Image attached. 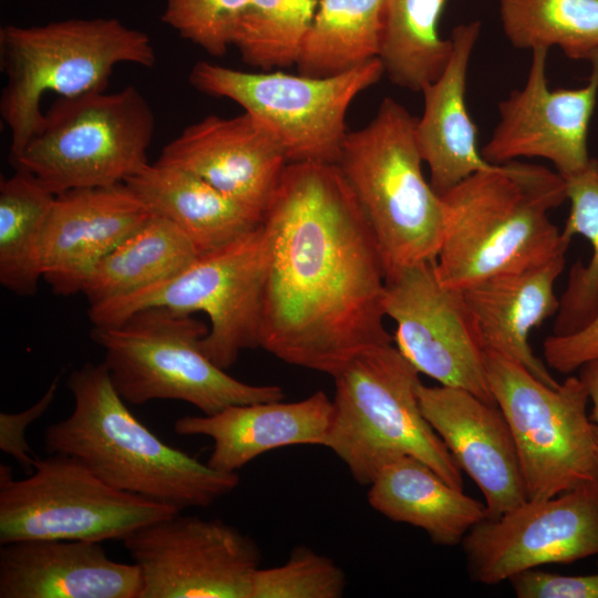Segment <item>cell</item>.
Instances as JSON below:
<instances>
[{
  "label": "cell",
  "instance_id": "36",
  "mask_svg": "<svg viewBox=\"0 0 598 598\" xmlns=\"http://www.w3.org/2000/svg\"><path fill=\"white\" fill-rule=\"evenodd\" d=\"M548 368L570 374L584 364L598 360V313L582 329L567 336H548L543 343Z\"/></svg>",
  "mask_w": 598,
  "mask_h": 598
},
{
  "label": "cell",
  "instance_id": "26",
  "mask_svg": "<svg viewBox=\"0 0 598 598\" xmlns=\"http://www.w3.org/2000/svg\"><path fill=\"white\" fill-rule=\"evenodd\" d=\"M197 256L177 226L152 214L95 265L81 292L90 306L125 297L176 275Z\"/></svg>",
  "mask_w": 598,
  "mask_h": 598
},
{
  "label": "cell",
  "instance_id": "9",
  "mask_svg": "<svg viewBox=\"0 0 598 598\" xmlns=\"http://www.w3.org/2000/svg\"><path fill=\"white\" fill-rule=\"evenodd\" d=\"M153 110L130 85L59 99L24 148L10 158L52 194L123 184L146 165Z\"/></svg>",
  "mask_w": 598,
  "mask_h": 598
},
{
  "label": "cell",
  "instance_id": "25",
  "mask_svg": "<svg viewBox=\"0 0 598 598\" xmlns=\"http://www.w3.org/2000/svg\"><path fill=\"white\" fill-rule=\"evenodd\" d=\"M125 184L152 214L177 226L198 255L234 241L264 221L202 177L176 166L148 164Z\"/></svg>",
  "mask_w": 598,
  "mask_h": 598
},
{
  "label": "cell",
  "instance_id": "29",
  "mask_svg": "<svg viewBox=\"0 0 598 598\" xmlns=\"http://www.w3.org/2000/svg\"><path fill=\"white\" fill-rule=\"evenodd\" d=\"M54 198L24 169L0 182V283L16 295H33L43 278L41 237Z\"/></svg>",
  "mask_w": 598,
  "mask_h": 598
},
{
  "label": "cell",
  "instance_id": "19",
  "mask_svg": "<svg viewBox=\"0 0 598 598\" xmlns=\"http://www.w3.org/2000/svg\"><path fill=\"white\" fill-rule=\"evenodd\" d=\"M421 411L455 462L480 487L487 518L527 501L515 443L496 404L451 386H417Z\"/></svg>",
  "mask_w": 598,
  "mask_h": 598
},
{
  "label": "cell",
  "instance_id": "16",
  "mask_svg": "<svg viewBox=\"0 0 598 598\" xmlns=\"http://www.w3.org/2000/svg\"><path fill=\"white\" fill-rule=\"evenodd\" d=\"M547 55L546 49L532 51L525 85L498 104L499 122L481 154L492 164L545 158L566 178L590 159L587 133L598 95V52L589 60L587 84L573 90L548 87Z\"/></svg>",
  "mask_w": 598,
  "mask_h": 598
},
{
  "label": "cell",
  "instance_id": "31",
  "mask_svg": "<svg viewBox=\"0 0 598 598\" xmlns=\"http://www.w3.org/2000/svg\"><path fill=\"white\" fill-rule=\"evenodd\" d=\"M570 210L561 236L571 240L581 235L590 243L592 252L587 265L576 261L568 283L559 298L553 334L567 336L585 328L598 313V161L566 177Z\"/></svg>",
  "mask_w": 598,
  "mask_h": 598
},
{
  "label": "cell",
  "instance_id": "4",
  "mask_svg": "<svg viewBox=\"0 0 598 598\" xmlns=\"http://www.w3.org/2000/svg\"><path fill=\"white\" fill-rule=\"evenodd\" d=\"M153 68L156 53L150 35L117 19L53 21L0 29V64L7 83L0 114L11 135L10 158L39 130L47 92L75 97L105 91L117 64Z\"/></svg>",
  "mask_w": 598,
  "mask_h": 598
},
{
  "label": "cell",
  "instance_id": "10",
  "mask_svg": "<svg viewBox=\"0 0 598 598\" xmlns=\"http://www.w3.org/2000/svg\"><path fill=\"white\" fill-rule=\"evenodd\" d=\"M489 389L511 430L527 499H545L598 482V435L579 377L557 386L518 361L486 351Z\"/></svg>",
  "mask_w": 598,
  "mask_h": 598
},
{
  "label": "cell",
  "instance_id": "20",
  "mask_svg": "<svg viewBox=\"0 0 598 598\" xmlns=\"http://www.w3.org/2000/svg\"><path fill=\"white\" fill-rule=\"evenodd\" d=\"M133 564L111 559L101 543L28 539L0 549V598H140Z\"/></svg>",
  "mask_w": 598,
  "mask_h": 598
},
{
  "label": "cell",
  "instance_id": "5",
  "mask_svg": "<svg viewBox=\"0 0 598 598\" xmlns=\"http://www.w3.org/2000/svg\"><path fill=\"white\" fill-rule=\"evenodd\" d=\"M419 374L388 343L362 352L333 377L332 416L322 446L357 483L369 486L385 464L410 455L463 489L462 470L421 411Z\"/></svg>",
  "mask_w": 598,
  "mask_h": 598
},
{
  "label": "cell",
  "instance_id": "6",
  "mask_svg": "<svg viewBox=\"0 0 598 598\" xmlns=\"http://www.w3.org/2000/svg\"><path fill=\"white\" fill-rule=\"evenodd\" d=\"M416 118L385 97L374 117L348 132L337 165L372 230L385 278L413 265L435 261L443 210L422 172Z\"/></svg>",
  "mask_w": 598,
  "mask_h": 598
},
{
  "label": "cell",
  "instance_id": "28",
  "mask_svg": "<svg viewBox=\"0 0 598 598\" xmlns=\"http://www.w3.org/2000/svg\"><path fill=\"white\" fill-rule=\"evenodd\" d=\"M447 0H384L379 59L396 86L413 92L434 82L447 65L453 43L439 34Z\"/></svg>",
  "mask_w": 598,
  "mask_h": 598
},
{
  "label": "cell",
  "instance_id": "15",
  "mask_svg": "<svg viewBox=\"0 0 598 598\" xmlns=\"http://www.w3.org/2000/svg\"><path fill=\"white\" fill-rule=\"evenodd\" d=\"M462 546L470 579L487 586L544 565L598 555V482L485 518Z\"/></svg>",
  "mask_w": 598,
  "mask_h": 598
},
{
  "label": "cell",
  "instance_id": "17",
  "mask_svg": "<svg viewBox=\"0 0 598 598\" xmlns=\"http://www.w3.org/2000/svg\"><path fill=\"white\" fill-rule=\"evenodd\" d=\"M157 162L194 173L262 219L288 164L276 136L247 112L185 127Z\"/></svg>",
  "mask_w": 598,
  "mask_h": 598
},
{
  "label": "cell",
  "instance_id": "21",
  "mask_svg": "<svg viewBox=\"0 0 598 598\" xmlns=\"http://www.w3.org/2000/svg\"><path fill=\"white\" fill-rule=\"evenodd\" d=\"M332 400L317 391L296 402L267 401L227 406L214 414L185 415L174 423L179 435L212 439L207 464L236 473L259 455L289 445H322Z\"/></svg>",
  "mask_w": 598,
  "mask_h": 598
},
{
  "label": "cell",
  "instance_id": "27",
  "mask_svg": "<svg viewBox=\"0 0 598 598\" xmlns=\"http://www.w3.org/2000/svg\"><path fill=\"white\" fill-rule=\"evenodd\" d=\"M384 0H318L298 73L334 76L379 58Z\"/></svg>",
  "mask_w": 598,
  "mask_h": 598
},
{
  "label": "cell",
  "instance_id": "14",
  "mask_svg": "<svg viewBox=\"0 0 598 598\" xmlns=\"http://www.w3.org/2000/svg\"><path fill=\"white\" fill-rule=\"evenodd\" d=\"M384 312L395 322L398 350L419 373L495 404L486 351L463 290L441 285L434 261L385 278Z\"/></svg>",
  "mask_w": 598,
  "mask_h": 598
},
{
  "label": "cell",
  "instance_id": "8",
  "mask_svg": "<svg viewBox=\"0 0 598 598\" xmlns=\"http://www.w3.org/2000/svg\"><path fill=\"white\" fill-rule=\"evenodd\" d=\"M270 239L264 221L215 250L198 255L176 275L125 297L90 306L93 327L116 324L136 311L167 307L209 319L205 354L226 370L246 349L259 347Z\"/></svg>",
  "mask_w": 598,
  "mask_h": 598
},
{
  "label": "cell",
  "instance_id": "7",
  "mask_svg": "<svg viewBox=\"0 0 598 598\" xmlns=\"http://www.w3.org/2000/svg\"><path fill=\"white\" fill-rule=\"evenodd\" d=\"M207 332L190 313L152 307L93 327L91 338L104 350L113 386L130 404L177 400L209 415L230 405L283 400L281 386L249 384L216 365L202 348Z\"/></svg>",
  "mask_w": 598,
  "mask_h": 598
},
{
  "label": "cell",
  "instance_id": "37",
  "mask_svg": "<svg viewBox=\"0 0 598 598\" xmlns=\"http://www.w3.org/2000/svg\"><path fill=\"white\" fill-rule=\"evenodd\" d=\"M58 385L59 377L51 382L42 398L29 409L19 413L0 414V448L13 457L24 470L32 472L37 461L25 439L27 429L49 409L58 391Z\"/></svg>",
  "mask_w": 598,
  "mask_h": 598
},
{
  "label": "cell",
  "instance_id": "12",
  "mask_svg": "<svg viewBox=\"0 0 598 598\" xmlns=\"http://www.w3.org/2000/svg\"><path fill=\"white\" fill-rule=\"evenodd\" d=\"M383 74L379 58L328 78L280 70L246 72L199 61L188 79L199 92L229 99L265 124L288 163L337 164L348 133V109Z\"/></svg>",
  "mask_w": 598,
  "mask_h": 598
},
{
  "label": "cell",
  "instance_id": "18",
  "mask_svg": "<svg viewBox=\"0 0 598 598\" xmlns=\"http://www.w3.org/2000/svg\"><path fill=\"white\" fill-rule=\"evenodd\" d=\"M151 216L125 183L55 195L41 237L43 279L58 295L81 292L95 265Z\"/></svg>",
  "mask_w": 598,
  "mask_h": 598
},
{
  "label": "cell",
  "instance_id": "30",
  "mask_svg": "<svg viewBox=\"0 0 598 598\" xmlns=\"http://www.w3.org/2000/svg\"><path fill=\"white\" fill-rule=\"evenodd\" d=\"M499 17L517 49L557 47L573 60L598 52V0H501Z\"/></svg>",
  "mask_w": 598,
  "mask_h": 598
},
{
  "label": "cell",
  "instance_id": "3",
  "mask_svg": "<svg viewBox=\"0 0 598 598\" xmlns=\"http://www.w3.org/2000/svg\"><path fill=\"white\" fill-rule=\"evenodd\" d=\"M71 414L50 424L44 446L81 462L107 485L176 507H209L239 484V475L210 467L169 446L126 406L103 362L71 372Z\"/></svg>",
  "mask_w": 598,
  "mask_h": 598
},
{
  "label": "cell",
  "instance_id": "22",
  "mask_svg": "<svg viewBox=\"0 0 598 598\" xmlns=\"http://www.w3.org/2000/svg\"><path fill=\"white\" fill-rule=\"evenodd\" d=\"M565 254H557L525 269L487 278L463 290L485 351L518 361L549 386L559 383L535 355L529 336L558 311L559 299L554 286L564 270Z\"/></svg>",
  "mask_w": 598,
  "mask_h": 598
},
{
  "label": "cell",
  "instance_id": "11",
  "mask_svg": "<svg viewBox=\"0 0 598 598\" xmlns=\"http://www.w3.org/2000/svg\"><path fill=\"white\" fill-rule=\"evenodd\" d=\"M181 513L176 507L118 491L78 460L50 454L16 480L0 465V544L28 539L102 543Z\"/></svg>",
  "mask_w": 598,
  "mask_h": 598
},
{
  "label": "cell",
  "instance_id": "32",
  "mask_svg": "<svg viewBox=\"0 0 598 598\" xmlns=\"http://www.w3.org/2000/svg\"><path fill=\"white\" fill-rule=\"evenodd\" d=\"M318 0H249L234 33L241 60L261 71L297 64Z\"/></svg>",
  "mask_w": 598,
  "mask_h": 598
},
{
  "label": "cell",
  "instance_id": "23",
  "mask_svg": "<svg viewBox=\"0 0 598 598\" xmlns=\"http://www.w3.org/2000/svg\"><path fill=\"white\" fill-rule=\"evenodd\" d=\"M481 23L453 29V50L442 74L423 90L424 109L416 118V141L430 171V184L442 195L470 175L494 167L477 148V128L465 101L467 70Z\"/></svg>",
  "mask_w": 598,
  "mask_h": 598
},
{
  "label": "cell",
  "instance_id": "24",
  "mask_svg": "<svg viewBox=\"0 0 598 598\" xmlns=\"http://www.w3.org/2000/svg\"><path fill=\"white\" fill-rule=\"evenodd\" d=\"M368 502L384 517L423 529L441 546L462 544L466 534L487 518L485 504L410 455L380 470L369 485Z\"/></svg>",
  "mask_w": 598,
  "mask_h": 598
},
{
  "label": "cell",
  "instance_id": "33",
  "mask_svg": "<svg viewBox=\"0 0 598 598\" xmlns=\"http://www.w3.org/2000/svg\"><path fill=\"white\" fill-rule=\"evenodd\" d=\"M346 587V574L333 559L298 546L282 565L255 571L250 598H340Z\"/></svg>",
  "mask_w": 598,
  "mask_h": 598
},
{
  "label": "cell",
  "instance_id": "34",
  "mask_svg": "<svg viewBox=\"0 0 598 598\" xmlns=\"http://www.w3.org/2000/svg\"><path fill=\"white\" fill-rule=\"evenodd\" d=\"M248 1L166 0L162 21L206 53L223 56Z\"/></svg>",
  "mask_w": 598,
  "mask_h": 598
},
{
  "label": "cell",
  "instance_id": "1",
  "mask_svg": "<svg viewBox=\"0 0 598 598\" xmlns=\"http://www.w3.org/2000/svg\"><path fill=\"white\" fill-rule=\"evenodd\" d=\"M264 224L270 264L260 348L333 378L362 352L392 343L382 257L337 164L288 163Z\"/></svg>",
  "mask_w": 598,
  "mask_h": 598
},
{
  "label": "cell",
  "instance_id": "38",
  "mask_svg": "<svg viewBox=\"0 0 598 598\" xmlns=\"http://www.w3.org/2000/svg\"><path fill=\"white\" fill-rule=\"evenodd\" d=\"M579 378L585 383L592 409L590 420L595 423L598 435V360L590 361L579 369Z\"/></svg>",
  "mask_w": 598,
  "mask_h": 598
},
{
  "label": "cell",
  "instance_id": "13",
  "mask_svg": "<svg viewBox=\"0 0 598 598\" xmlns=\"http://www.w3.org/2000/svg\"><path fill=\"white\" fill-rule=\"evenodd\" d=\"M142 577L140 598H250L256 543L220 519L171 517L124 540Z\"/></svg>",
  "mask_w": 598,
  "mask_h": 598
},
{
  "label": "cell",
  "instance_id": "35",
  "mask_svg": "<svg viewBox=\"0 0 598 598\" xmlns=\"http://www.w3.org/2000/svg\"><path fill=\"white\" fill-rule=\"evenodd\" d=\"M508 582L518 598H598V571L571 576L533 568Z\"/></svg>",
  "mask_w": 598,
  "mask_h": 598
},
{
  "label": "cell",
  "instance_id": "2",
  "mask_svg": "<svg viewBox=\"0 0 598 598\" xmlns=\"http://www.w3.org/2000/svg\"><path fill=\"white\" fill-rule=\"evenodd\" d=\"M440 196L443 225L434 270L444 287L464 290L545 262L570 244L549 218L567 199L566 181L545 166L496 164Z\"/></svg>",
  "mask_w": 598,
  "mask_h": 598
}]
</instances>
